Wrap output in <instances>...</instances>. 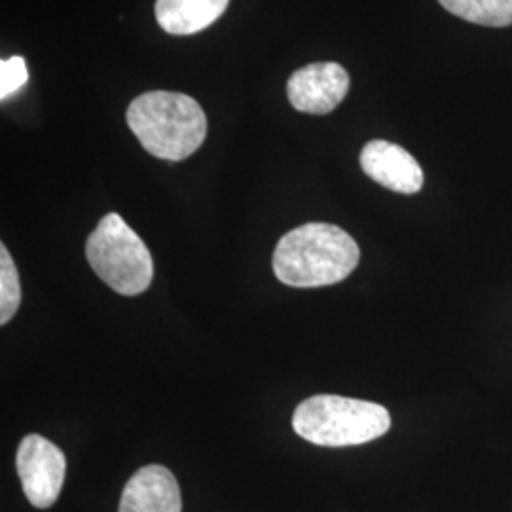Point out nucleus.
I'll return each instance as SVG.
<instances>
[{
  "label": "nucleus",
  "mask_w": 512,
  "mask_h": 512,
  "mask_svg": "<svg viewBox=\"0 0 512 512\" xmlns=\"http://www.w3.org/2000/svg\"><path fill=\"white\" fill-rule=\"evenodd\" d=\"M21 304L19 274L6 245L0 247V325H8Z\"/></svg>",
  "instance_id": "9b49d317"
},
{
  "label": "nucleus",
  "mask_w": 512,
  "mask_h": 512,
  "mask_svg": "<svg viewBox=\"0 0 512 512\" xmlns=\"http://www.w3.org/2000/svg\"><path fill=\"white\" fill-rule=\"evenodd\" d=\"M293 429L315 446L344 448L384 437L391 429V416L382 404L340 395H315L296 406Z\"/></svg>",
  "instance_id": "7ed1b4c3"
},
{
  "label": "nucleus",
  "mask_w": 512,
  "mask_h": 512,
  "mask_svg": "<svg viewBox=\"0 0 512 512\" xmlns=\"http://www.w3.org/2000/svg\"><path fill=\"white\" fill-rule=\"evenodd\" d=\"M181 488L162 465H147L129 478L118 512H181Z\"/></svg>",
  "instance_id": "6e6552de"
},
{
  "label": "nucleus",
  "mask_w": 512,
  "mask_h": 512,
  "mask_svg": "<svg viewBox=\"0 0 512 512\" xmlns=\"http://www.w3.org/2000/svg\"><path fill=\"white\" fill-rule=\"evenodd\" d=\"M456 18L486 27L512 25V0H439Z\"/></svg>",
  "instance_id": "9d476101"
},
{
  "label": "nucleus",
  "mask_w": 512,
  "mask_h": 512,
  "mask_svg": "<svg viewBox=\"0 0 512 512\" xmlns=\"http://www.w3.org/2000/svg\"><path fill=\"white\" fill-rule=\"evenodd\" d=\"M86 256L93 272L118 294L137 296L152 283V255L118 213H109L97 224L86 243Z\"/></svg>",
  "instance_id": "20e7f679"
},
{
  "label": "nucleus",
  "mask_w": 512,
  "mask_h": 512,
  "mask_svg": "<svg viewBox=\"0 0 512 512\" xmlns=\"http://www.w3.org/2000/svg\"><path fill=\"white\" fill-rule=\"evenodd\" d=\"M126 120L141 147L167 162L192 156L207 135L205 112L196 99L184 93H143L129 105Z\"/></svg>",
  "instance_id": "f03ea898"
},
{
  "label": "nucleus",
  "mask_w": 512,
  "mask_h": 512,
  "mask_svg": "<svg viewBox=\"0 0 512 512\" xmlns=\"http://www.w3.org/2000/svg\"><path fill=\"white\" fill-rule=\"evenodd\" d=\"M230 0H156V21L169 35H194L213 25Z\"/></svg>",
  "instance_id": "1a4fd4ad"
},
{
  "label": "nucleus",
  "mask_w": 512,
  "mask_h": 512,
  "mask_svg": "<svg viewBox=\"0 0 512 512\" xmlns=\"http://www.w3.org/2000/svg\"><path fill=\"white\" fill-rule=\"evenodd\" d=\"M361 167L374 183L397 194H418L423 188V169L403 147L384 139L370 141L361 150Z\"/></svg>",
  "instance_id": "0eeeda50"
},
{
  "label": "nucleus",
  "mask_w": 512,
  "mask_h": 512,
  "mask_svg": "<svg viewBox=\"0 0 512 512\" xmlns=\"http://www.w3.org/2000/svg\"><path fill=\"white\" fill-rule=\"evenodd\" d=\"M19 480L23 492L37 509L52 507L63 490L67 459L65 454L40 435H29L18 448Z\"/></svg>",
  "instance_id": "39448f33"
},
{
  "label": "nucleus",
  "mask_w": 512,
  "mask_h": 512,
  "mask_svg": "<svg viewBox=\"0 0 512 512\" xmlns=\"http://www.w3.org/2000/svg\"><path fill=\"white\" fill-rule=\"evenodd\" d=\"M359 260L361 249L346 230L327 222H308L279 239L272 266L281 283L315 289L348 279Z\"/></svg>",
  "instance_id": "f257e3e1"
},
{
  "label": "nucleus",
  "mask_w": 512,
  "mask_h": 512,
  "mask_svg": "<svg viewBox=\"0 0 512 512\" xmlns=\"http://www.w3.org/2000/svg\"><path fill=\"white\" fill-rule=\"evenodd\" d=\"M348 92V71L334 61L306 65L287 82L291 105L308 114H329L346 99Z\"/></svg>",
  "instance_id": "423d86ee"
},
{
  "label": "nucleus",
  "mask_w": 512,
  "mask_h": 512,
  "mask_svg": "<svg viewBox=\"0 0 512 512\" xmlns=\"http://www.w3.org/2000/svg\"><path fill=\"white\" fill-rule=\"evenodd\" d=\"M29 74H27V65L23 57H10V59H2L0 61V97L2 101H6L8 97H12L14 93H18L25 82H27Z\"/></svg>",
  "instance_id": "f8f14e48"
}]
</instances>
